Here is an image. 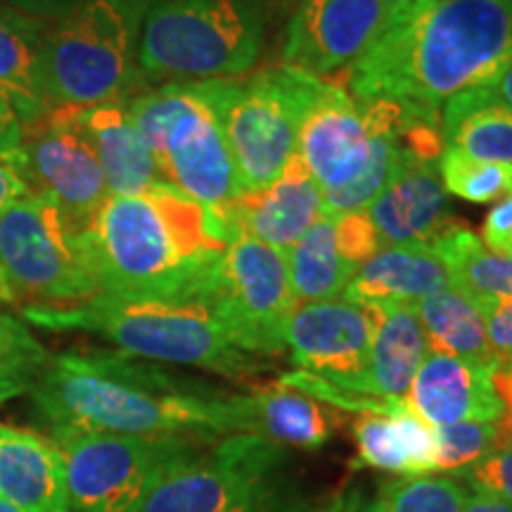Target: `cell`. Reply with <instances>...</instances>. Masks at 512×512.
Returning <instances> with one entry per match:
<instances>
[{
	"label": "cell",
	"instance_id": "obj_30",
	"mask_svg": "<svg viewBox=\"0 0 512 512\" xmlns=\"http://www.w3.org/2000/svg\"><path fill=\"white\" fill-rule=\"evenodd\" d=\"M430 351L498 368L486 337L484 313L456 287L434 292L415 304Z\"/></svg>",
	"mask_w": 512,
	"mask_h": 512
},
{
	"label": "cell",
	"instance_id": "obj_17",
	"mask_svg": "<svg viewBox=\"0 0 512 512\" xmlns=\"http://www.w3.org/2000/svg\"><path fill=\"white\" fill-rule=\"evenodd\" d=\"M366 211L382 247L432 245L456 226L439 178V162L415 157L406 147L389 183Z\"/></svg>",
	"mask_w": 512,
	"mask_h": 512
},
{
	"label": "cell",
	"instance_id": "obj_28",
	"mask_svg": "<svg viewBox=\"0 0 512 512\" xmlns=\"http://www.w3.org/2000/svg\"><path fill=\"white\" fill-rule=\"evenodd\" d=\"M335 223V214L320 209L316 221L285 252L297 302H330V299L344 297V290L358 273V268L339 254Z\"/></svg>",
	"mask_w": 512,
	"mask_h": 512
},
{
	"label": "cell",
	"instance_id": "obj_9",
	"mask_svg": "<svg viewBox=\"0 0 512 512\" xmlns=\"http://www.w3.org/2000/svg\"><path fill=\"white\" fill-rule=\"evenodd\" d=\"M264 19L249 0H150L138 43L147 81L235 79L254 67Z\"/></svg>",
	"mask_w": 512,
	"mask_h": 512
},
{
	"label": "cell",
	"instance_id": "obj_11",
	"mask_svg": "<svg viewBox=\"0 0 512 512\" xmlns=\"http://www.w3.org/2000/svg\"><path fill=\"white\" fill-rule=\"evenodd\" d=\"M98 294L79 233L50 197L29 192L0 211V302L62 309Z\"/></svg>",
	"mask_w": 512,
	"mask_h": 512
},
{
	"label": "cell",
	"instance_id": "obj_31",
	"mask_svg": "<svg viewBox=\"0 0 512 512\" xmlns=\"http://www.w3.org/2000/svg\"><path fill=\"white\" fill-rule=\"evenodd\" d=\"M465 486L446 475H408L384 484L363 512H463Z\"/></svg>",
	"mask_w": 512,
	"mask_h": 512
},
{
	"label": "cell",
	"instance_id": "obj_44",
	"mask_svg": "<svg viewBox=\"0 0 512 512\" xmlns=\"http://www.w3.org/2000/svg\"><path fill=\"white\" fill-rule=\"evenodd\" d=\"M463 512H512V505H508L496 496L475 491V494H467Z\"/></svg>",
	"mask_w": 512,
	"mask_h": 512
},
{
	"label": "cell",
	"instance_id": "obj_48",
	"mask_svg": "<svg viewBox=\"0 0 512 512\" xmlns=\"http://www.w3.org/2000/svg\"><path fill=\"white\" fill-rule=\"evenodd\" d=\"M0 512H22V510H17V508H12L10 503H5V501H0Z\"/></svg>",
	"mask_w": 512,
	"mask_h": 512
},
{
	"label": "cell",
	"instance_id": "obj_19",
	"mask_svg": "<svg viewBox=\"0 0 512 512\" xmlns=\"http://www.w3.org/2000/svg\"><path fill=\"white\" fill-rule=\"evenodd\" d=\"M62 110L98 157L110 195H140L164 183L150 147L128 117L126 102Z\"/></svg>",
	"mask_w": 512,
	"mask_h": 512
},
{
	"label": "cell",
	"instance_id": "obj_41",
	"mask_svg": "<svg viewBox=\"0 0 512 512\" xmlns=\"http://www.w3.org/2000/svg\"><path fill=\"white\" fill-rule=\"evenodd\" d=\"M494 387L503 406L501 420L496 422L498 437L512 441V363L494 370Z\"/></svg>",
	"mask_w": 512,
	"mask_h": 512
},
{
	"label": "cell",
	"instance_id": "obj_23",
	"mask_svg": "<svg viewBox=\"0 0 512 512\" xmlns=\"http://www.w3.org/2000/svg\"><path fill=\"white\" fill-rule=\"evenodd\" d=\"M375 332L370 351L368 394L384 401H406L420 363L430 354L415 304L368 306Z\"/></svg>",
	"mask_w": 512,
	"mask_h": 512
},
{
	"label": "cell",
	"instance_id": "obj_13",
	"mask_svg": "<svg viewBox=\"0 0 512 512\" xmlns=\"http://www.w3.org/2000/svg\"><path fill=\"white\" fill-rule=\"evenodd\" d=\"M209 304L235 347L252 356L280 354L297 309L285 252L240 235L223 254Z\"/></svg>",
	"mask_w": 512,
	"mask_h": 512
},
{
	"label": "cell",
	"instance_id": "obj_1",
	"mask_svg": "<svg viewBox=\"0 0 512 512\" xmlns=\"http://www.w3.org/2000/svg\"><path fill=\"white\" fill-rule=\"evenodd\" d=\"M31 394L53 432L190 441L252 432L249 396L226 394L126 354L64 351L50 356Z\"/></svg>",
	"mask_w": 512,
	"mask_h": 512
},
{
	"label": "cell",
	"instance_id": "obj_7",
	"mask_svg": "<svg viewBox=\"0 0 512 512\" xmlns=\"http://www.w3.org/2000/svg\"><path fill=\"white\" fill-rule=\"evenodd\" d=\"M320 81L287 64L252 79L185 81L214 114L245 195L271 188L297 155L299 126Z\"/></svg>",
	"mask_w": 512,
	"mask_h": 512
},
{
	"label": "cell",
	"instance_id": "obj_4",
	"mask_svg": "<svg viewBox=\"0 0 512 512\" xmlns=\"http://www.w3.org/2000/svg\"><path fill=\"white\" fill-rule=\"evenodd\" d=\"M413 124L437 121L399 102H358L339 83L320 81L299 126L297 155L323 192V209L335 216L366 211L392 178L401 136Z\"/></svg>",
	"mask_w": 512,
	"mask_h": 512
},
{
	"label": "cell",
	"instance_id": "obj_10",
	"mask_svg": "<svg viewBox=\"0 0 512 512\" xmlns=\"http://www.w3.org/2000/svg\"><path fill=\"white\" fill-rule=\"evenodd\" d=\"M136 512H309L287 467L285 446L252 432L223 437L214 451L176 460Z\"/></svg>",
	"mask_w": 512,
	"mask_h": 512
},
{
	"label": "cell",
	"instance_id": "obj_32",
	"mask_svg": "<svg viewBox=\"0 0 512 512\" xmlns=\"http://www.w3.org/2000/svg\"><path fill=\"white\" fill-rule=\"evenodd\" d=\"M50 354L27 325L0 306V401L36 384Z\"/></svg>",
	"mask_w": 512,
	"mask_h": 512
},
{
	"label": "cell",
	"instance_id": "obj_43",
	"mask_svg": "<svg viewBox=\"0 0 512 512\" xmlns=\"http://www.w3.org/2000/svg\"><path fill=\"white\" fill-rule=\"evenodd\" d=\"M249 3L254 5L256 12H259L266 24L268 19H283L287 15H292L302 0H249Z\"/></svg>",
	"mask_w": 512,
	"mask_h": 512
},
{
	"label": "cell",
	"instance_id": "obj_37",
	"mask_svg": "<svg viewBox=\"0 0 512 512\" xmlns=\"http://www.w3.org/2000/svg\"><path fill=\"white\" fill-rule=\"evenodd\" d=\"M486 323V337L494 351L498 368L512 363V299H503L482 309Z\"/></svg>",
	"mask_w": 512,
	"mask_h": 512
},
{
	"label": "cell",
	"instance_id": "obj_2",
	"mask_svg": "<svg viewBox=\"0 0 512 512\" xmlns=\"http://www.w3.org/2000/svg\"><path fill=\"white\" fill-rule=\"evenodd\" d=\"M510 64L512 0H415L351 64L344 88L441 117L458 95L494 91Z\"/></svg>",
	"mask_w": 512,
	"mask_h": 512
},
{
	"label": "cell",
	"instance_id": "obj_22",
	"mask_svg": "<svg viewBox=\"0 0 512 512\" xmlns=\"http://www.w3.org/2000/svg\"><path fill=\"white\" fill-rule=\"evenodd\" d=\"M451 287V275L430 245L382 247L358 268L344 299L358 306L418 304Z\"/></svg>",
	"mask_w": 512,
	"mask_h": 512
},
{
	"label": "cell",
	"instance_id": "obj_3",
	"mask_svg": "<svg viewBox=\"0 0 512 512\" xmlns=\"http://www.w3.org/2000/svg\"><path fill=\"white\" fill-rule=\"evenodd\" d=\"M100 294L209 302L228 245L207 207L174 185L110 195L79 230Z\"/></svg>",
	"mask_w": 512,
	"mask_h": 512
},
{
	"label": "cell",
	"instance_id": "obj_35",
	"mask_svg": "<svg viewBox=\"0 0 512 512\" xmlns=\"http://www.w3.org/2000/svg\"><path fill=\"white\" fill-rule=\"evenodd\" d=\"M463 477L472 491H482L512 505V441L498 437L496 446L465 470Z\"/></svg>",
	"mask_w": 512,
	"mask_h": 512
},
{
	"label": "cell",
	"instance_id": "obj_34",
	"mask_svg": "<svg viewBox=\"0 0 512 512\" xmlns=\"http://www.w3.org/2000/svg\"><path fill=\"white\" fill-rule=\"evenodd\" d=\"M437 439V472L470 470L498 441L496 422H456L434 427Z\"/></svg>",
	"mask_w": 512,
	"mask_h": 512
},
{
	"label": "cell",
	"instance_id": "obj_40",
	"mask_svg": "<svg viewBox=\"0 0 512 512\" xmlns=\"http://www.w3.org/2000/svg\"><path fill=\"white\" fill-rule=\"evenodd\" d=\"M8 3L24 15L41 19V22H57V19L72 15L88 0H8Z\"/></svg>",
	"mask_w": 512,
	"mask_h": 512
},
{
	"label": "cell",
	"instance_id": "obj_6",
	"mask_svg": "<svg viewBox=\"0 0 512 512\" xmlns=\"http://www.w3.org/2000/svg\"><path fill=\"white\" fill-rule=\"evenodd\" d=\"M150 0H88L48 22L41 81L48 107L128 102L145 79L138 67L140 27Z\"/></svg>",
	"mask_w": 512,
	"mask_h": 512
},
{
	"label": "cell",
	"instance_id": "obj_29",
	"mask_svg": "<svg viewBox=\"0 0 512 512\" xmlns=\"http://www.w3.org/2000/svg\"><path fill=\"white\" fill-rule=\"evenodd\" d=\"M430 247L451 275V287L463 292L479 311L512 299V256L491 254L470 228L456 223Z\"/></svg>",
	"mask_w": 512,
	"mask_h": 512
},
{
	"label": "cell",
	"instance_id": "obj_46",
	"mask_svg": "<svg viewBox=\"0 0 512 512\" xmlns=\"http://www.w3.org/2000/svg\"><path fill=\"white\" fill-rule=\"evenodd\" d=\"M494 93H496L498 98H501V100L505 102V105H508L510 110H512V64H510L508 72H505V74L501 76V81L496 83Z\"/></svg>",
	"mask_w": 512,
	"mask_h": 512
},
{
	"label": "cell",
	"instance_id": "obj_27",
	"mask_svg": "<svg viewBox=\"0 0 512 512\" xmlns=\"http://www.w3.org/2000/svg\"><path fill=\"white\" fill-rule=\"evenodd\" d=\"M252 434L275 441L280 446L320 448L335 434V415L330 408L299 389L275 384L249 394Z\"/></svg>",
	"mask_w": 512,
	"mask_h": 512
},
{
	"label": "cell",
	"instance_id": "obj_15",
	"mask_svg": "<svg viewBox=\"0 0 512 512\" xmlns=\"http://www.w3.org/2000/svg\"><path fill=\"white\" fill-rule=\"evenodd\" d=\"M375 320L349 299L297 304L287 325V347L302 373L351 394H368Z\"/></svg>",
	"mask_w": 512,
	"mask_h": 512
},
{
	"label": "cell",
	"instance_id": "obj_39",
	"mask_svg": "<svg viewBox=\"0 0 512 512\" xmlns=\"http://www.w3.org/2000/svg\"><path fill=\"white\" fill-rule=\"evenodd\" d=\"M31 192L27 176H24L19 147L10 152H0V211L8 209Z\"/></svg>",
	"mask_w": 512,
	"mask_h": 512
},
{
	"label": "cell",
	"instance_id": "obj_38",
	"mask_svg": "<svg viewBox=\"0 0 512 512\" xmlns=\"http://www.w3.org/2000/svg\"><path fill=\"white\" fill-rule=\"evenodd\" d=\"M479 240L491 254L512 256V192L489 211Z\"/></svg>",
	"mask_w": 512,
	"mask_h": 512
},
{
	"label": "cell",
	"instance_id": "obj_12",
	"mask_svg": "<svg viewBox=\"0 0 512 512\" xmlns=\"http://www.w3.org/2000/svg\"><path fill=\"white\" fill-rule=\"evenodd\" d=\"M67 472L69 512H136L159 477L195 451L190 439L53 432Z\"/></svg>",
	"mask_w": 512,
	"mask_h": 512
},
{
	"label": "cell",
	"instance_id": "obj_14",
	"mask_svg": "<svg viewBox=\"0 0 512 512\" xmlns=\"http://www.w3.org/2000/svg\"><path fill=\"white\" fill-rule=\"evenodd\" d=\"M19 159L31 192L50 197L76 233L110 197L98 157L62 107L24 126Z\"/></svg>",
	"mask_w": 512,
	"mask_h": 512
},
{
	"label": "cell",
	"instance_id": "obj_20",
	"mask_svg": "<svg viewBox=\"0 0 512 512\" xmlns=\"http://www.w3.org/2000/svg\"><path fill=\"white\" fill-rule=\"evenodd\" d=\"M0 501L22 512H69L67 472L55 439L0 422Z\"/></svg>",
	"mask_w": 512,
	"mask_h": 512
},
{
	"label": "cell",
	"instance_id": "obj_21",
	"mask_svg": "<svg viewBox=\"0 0 512 512\" xmlns=\"http://www.w3.org/2000/svg\"><path fill=\"white\" fill-rule=\"evenodd\" d=\"M320 209L323 192L302 157L294 155L271 188L242 195L233 214L242 235L287 252L316 221Z\"/></svg>",
	"mask_w": 512,
	"mask_h": 512
},
{
	"label": "cell",
	"instance_id": "obj_42",
	"mask_svg": "<svg viewBox=\"0 0 512 512\" xmlns=\"http://www.w3.org/2000/svg\"><path fill=\"white\" fill-rule=\"evenodd\" d=\"M24 138V124L12 102L0 93V152L17 150Z\"/></svg>",
	"mask_w": 512,
	"mask_h": 512
},
{
	"label": "cell",
	"instance_id": "obj_24",
	"mask_svg": "<svg viewBox=\"0 0 512 512\" xmlns=\"http://www.w3.org/2000/svg\"><path fill=\"white\" fill-rule=\"evenodd\" d=\"M356 463L396 475L437 472L434 427L418 418L408 403L392 415H361L354 425Z\"/></svg>",
	"mask_w": 512,
	"mask_h": 512
},
{
	"label": "cell",
	"instance_id": "obj_26",
	"mask_svg": "<svg viewBox=\"0 0 512 512\" xmlns=\"http://www.w3.org/2000/svg\"><path fill=\"white\" fill-rule=\"evenodd\" d=\"M446 150L512 166V110L491 88L448 100L441 112Z\"/></svg>",
	"mask_w": 512,
	"mask_h": 512
},
{
	"label": "cell",
	"instance_id": "obj_18",
	"mask_svg": "<svg viewBox=\"0 0 512 512\" xmlns=\"http://www.w3.org/2000/svg\"><path fill=\"white\" fill-rule=\"evenodd\" d=\"M408 408L432 427L456 422H498L503 415L494 368L430 351L406 396Z\"/></svg>",
	"mask_w": 512,
	"mask_h": 512
},
{
	"label": "cell",
	"instance_id": "obj_5",
	"mask_svg": "<svg viewBox=\"0 0 512 512\" xmlns=\"http://www.w3.org/2000/svg\"><path fill=\"white\" fill-rule=\"evenodd\" d=\"M22 318L46 330H81L110 339L121 354L240 377L254 373L214 306L202 299H128L98 294L76 306H29Z\"/></svg>",
	"mask_w": 512,
	"mask_h": 512
},
{
	"label": "cell",
	"instance_id": "obj_47",
	"mask_svg": "<svg viewBox=\"0 0 512 512\" xmlns=\"http://www.w3.org/2000/svg\"><path fill=\"white\" fill-rule=\"evenodd\" d=\"M380 3H382V8L387 10V17H389V22H392V19L401 17L403 12H408V10H411L415 0H380Z\"/></svg>",
	"mask_w": 512,
	"mask_h": 512
},
{
	"label": "cell",
	"instance_id": "obj_25",
	"mask_svg": "<svg viewBox=\"0 0 512 512\" xmlns=\"http://www.w3.org/2000/svg\"><path fill=\"white\" fill-rule=\"evenodd\" d=\"M46 27L48 22L24 15L8 0H0V93L12 102L24 126L50 110L41 81Z\"/></svg>",
	"mask_w": 512,
	"mask_h": 512
},
{
	"label": "cell",
	"instance_id": "obj_36",
	"mask_svg": "<svg viewBox=\"0 0 512 512\" xmlns=\"http://www.w3.org/2000/svg\"><path fill=\"white\" fill-rule=\"evenodd\" d=\"M335 240L342 259L356 268H361L370 256L382 249L380 235H377L368 211H354V214L337 216Z\"/></svg>",
	"mask_w": 512,
	"mask_h": 512
},
{
	"label": "cell",
	"instance_id": "obj_8",
	"mask_svg": "<svg viewBox=\"0 0 512 512\" xmlns=\"http://www.w3.org/2000/svg\"><path fill=\"white\" fill-rule=\"evenodd\" d=\"M128 117L150 147L164 183L185 192L214 216L228 242L240 238L233 207L245 192L209 107L185 81L133 95Z\"/></svg>",
	"mask_w": 512,
	"mask_h": 512
},
{
	"label": "cell",
	"instance_id": "obj_16",
	"mask_svg": "<svg viewBox=\"0 0 512 512\" xmlns=\"http://www.w3.org/2000/svg\"><path fill=\"white\" fill-rule=\"evenodd\" d=\"M380 0H302L287 22L283 64L311 76L354 64L387 27Z\"/></svg>",
	"mask_w": 512,
	"mask_h": 512
},
{
	"label": "cell",
	"instance_id": "obj_33",
	"mask_svg": "<svg viewBox=\"0 0 512 512\" xmlns=\"http://www.w3.org/2000/svg\"><path fill=\"white\" fill-rule=\"evenodd\" d=\"M439 178L446 192L472 204L498 202L512 192V166L484 162L456 150H444L439 159Z\"/></svg>",
	"mask_w": 512,
	"mask_h": 512
},
{
	"label": "cell",
	"instance_id": "obj_45",
	"mask_svg": "<svg viewBox=\"0 0 512 512\" xmlns=\"http://www.w3.org/2000/svg\"><path fill=\"white\" fill-rule=\"evenodd\" d=\"M318 512H363V496L358 491H351V494L337 496L335 501Z\"/></svg>",
	"mask_w": 512,
	"mask_h": 512
}]
</instances>
